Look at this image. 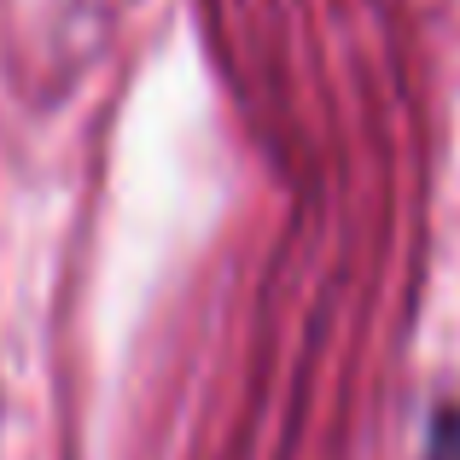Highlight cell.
<instances>
[{
    "instance_id": "obj_1",
    "label": "cell",
    "mask_w": 460,
    "mask_h": 460,
    "mask_svg": "<svg viewBox=\"0 0 460 460\" xmlns=\"http://www.w3.org/2000/svg\"><path fill=\"white\" fill-rule=\"evenodd\" d=\"M426 460H460V402L438 408V420L426 431Z\"/></svg>"
}]
</instances>
